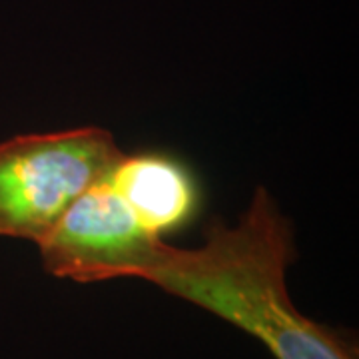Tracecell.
<instances>
[{
	"label": "cell",
	"mask_w": 359,
	"mask_h": 359,
	"mask_svg": "<svg viewBox=\"0 0 359 359\" xmlns=\"http://www.w3.org/2000/svg\"><path fill=\"white\" fill-rule=\"evenodd\" d=\"M294 257L290 222L257 188L240 222H214L204 245L182 250L160 240L138 280L244 330L276 359H358L349 339L294 306L285 276Z\"/></svg>",
	"instance_id": "1"
},
{
	"label": "cell",
	"mask_w": 359,
	"mask_h": 359,
	"mask_svg": "<svg viewBox=\"0 0 359 359\" xmlns=\"http://www.w3.org/2000/svg\"><path fill=\"white\" fill-rule=\"evenodd\" d=\"M124 156L104 128L20 134L0 144V238L39 244Z\"/></svg>",
	"instance_id": "2"
},
{
	"label": "cell",
	"mask_w": 359,
	"mask_h": 359,
	"mask_svg": "<svg viewBox=\"0 0 359 359\" xmlns=\"http://www.w3.org/2000/svg\"><path fill=\"white\" fill-rule=\"evenodd\" d=\"M160 240L142 226L106 176L80 194L36 245L50 276L92 283L138 278Z\"/></svg>",
	"instance_id": "3"
},
{
	"label": "cell",
	"mask_w": 359,
	"mask_h": 359,
	"mask_svg": "<svg viewBox=\"0 0 359 359\" xmlns=\"http://www.w3.org/2000/svg\"><path fill=\"white\" fill-rule=\"evenodd\" d=\"M108 180L142 226L160 238L186 226L198 210L190 170L166 154H124Z\"/></svg>",
	"instance_id": "4"
}]
</instances>
